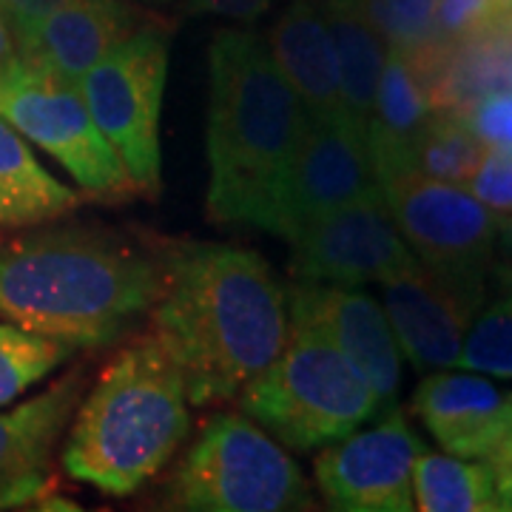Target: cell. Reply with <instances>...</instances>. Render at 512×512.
<instances>
[{
  "mask_svg": "<svg viewBox=\"0 0 512 512\" xmlns=\"http://www.w3.org/2000/svg\"><path fill=\"white\" fill-rule=\"evenodd\" d=\"M498 288H501V302L512 305V265L498 268Z\"/></svg>",
  "mask_w": 512,
  "mask_h": 512,
  "instance_id": "836d02e7",
  "label": "cell"
},
{
  "mask_svg": "<svg viewBox=\"0 0 512 512\" xmlns=\"http://www.w3.org/2000/svg\"><path fill=\"white\" fill-rule=\"evenodd\" d=\"M484 464L493 473L495 493L501 501V510H512V430L484 456Z\"/></svg>",
  "mask_w": 512,
  "mask_h": 512,
  "instance_id": "4dcf8cb0",
  "label": "cell"
},
{
  "mask_svg": "<svg viewBox=\"0 0 512 512\" xmlns=\"http://www.w3.org/2000/svg\"><path fill=\"white\" fill-rule=\"evenodd\" d=\"M291 271L308 282L367 285L419 265L399 234L382 191L302 225L291 239Z\"/></svg>",
  "mask_w": 512,
  "mask_h": 512,
  "instance_id": "8fae6325",
  "label": "cell"
},
{
  "mask_svg": "<svg viewBox=\"0 0 512 512\" xmlns=\"http://www.w3.org/2000/svg\"><path fill=\"white\" fill-rule=\"evenodd\" d=\"M268 6H271V0H188L191 12L220 15V18L231 20H256Z\"/></svg>",
  "mask_w": 512,
  "mask_h": 512,
  "instance_id": "1f68e13d",
  "label": "cell"
},
{
  "mask_svg": "<svg viewBox=\"0 0 512 512\" xmlns=\"http://www.w3.org/2000/svg\"><path fill=\"white\" fill-rule=\"evenodd\" d=\"M0 117L49 151L92 197L126 200L140 194L123 160L92 120L77 83L20 60L15 72L0 80Z\"/></svg>",
  "mask_w": 512,
  "mask_h": 512,
  "instance_id": "ba28073f",
  "label": "cell"
},
{
  "mask_svg": "<svg viewBox=\"0 0 512 512\" xmlns=\"http://www.w3.org/2000/svg\"><path fill=\"white\" fill-rule=\"evenodd\" d=\"M382 197L399 234L421 265L439 274L487 288L501 220L464 185L404 171L384 180Z\"/></svg>",
  "mask_w": 512,
  "mask_h": 512,
  "instance_id": "9c48e42d",
  "label": "cell"
},
{
  "mask_svg": "<svg viewBox=\"0 0 512 512\" xmlns=\"http://www.w3.org/2000/svg\"><path fill=\"white\" fill-rule=\"evenodd\" d=\"M168 77V43L140 26L77 80L89 114L126 165L140 194L160 191V111Z\"/></svg>",
  "mask_w": 512,
  "mask_h": 512,
  "instance_id": "52a82bcc",
  "label": "cell"
},
{
  "mask_svg": "<svg viewBox=\"0 0 512 512\" xmlns=\"http://www.w3.org/2000/svg\"><path fill=\"white\" fill-rule=\"evenodd\" d=\"M379 191L365 134L353 123L311 117L302 143L259 200L248 225L291 239L316 217Z\"/></svg>",
  "mask_w": 512,
  "mask_h": 512,
  "instance_id": "30bf717a",
  "label": "cell"
},
{
  "mask_svg": "<svg viewBox=\"0 0 512 512\" xmlns=\"http://www.w3.org/2000/svg\"><path fill=\"white\" fill-rule=\"evenodd\" d=\"M74 348L43 333L0 322V407L15 402L32 384L43 382L60 367Z\"/></svg>",
  "mask_w": 512,
  "mask_h": 512,
  "instance_id": "cb8c5ba5",
  "label": "cell"
},
{
  "mask_svg": "<svg viewBox=\"0 0 512 512\" xmlns=\"http://www.w3.org/2000/svg\"><path fill=\"white\" fill-rule=\"evenodd\" d=\"M379 285V302L404 359L416 370L456 367L464 336L487 299V288L450 279L421 262Z\"/></svg>",
  "mask_w": 512,
  "mask_h": 512,
  "instance_id": "4fadbf2b",
  "label": "cell"
},
{
  "mask_svg": "<svg viewBox=\"0 0 512 512\" xmlns=\"http://www.w3.org/2000/svg\"><path fill=\"white\" fill-rule=\"evenodd\" d=\"M367 20L379 29L387 49L404 55L419 52L430 40L439 0H356Z\"/></svg>",
  "mask_w": 512,
  "mask_h": 512,
  "instance_id": "484cf974",
  "label": "cell"
},
{
  "mask_svg": "<svg viewBox=\"0 0 512 512\" xmlns=\"http://www.w3.org/2000/svg\"><path fill=\"white\" fill-rule=\"evenodd\" d=\"M413 413L447 453L484 458L512 430V393L476 373L436 370L419 384Z\"/></svg>",
  "mask_w": 512,
  "mask_h": 512,
  "instance_id": "2e32d148",
  "label": "cell"
},
{
  "mask_svg": "<svg viewBox=\"0 0 512 512\" xmlns=\"http://www.w3.org/2000/svg\"><path fill=\"white\" fill-rule=\"evenodd\" d=\"M464 188L504 222L512 214V146H487Z\"/></svg>",
  "mask_w": 512,
  "mask_h": 512,
  "instance_id": "83f0119b",
  "label": "cell"
},
{
  "mask_svg": "<svg viewBox=\"0 0 512 512\" xmlns=\"http://www.w3.org/2000/svg\"><path fill=\"white\" fill-rule=\"evenodd\" d=\"M498 3V9L504 12V15H512V0H495Z\"/></svg>",
  "mask_w": 512,
  "mask_h": 512,
  "instance_id": "d590c367",
  "label": "cell"
},
{
  "mask_svg": "<svg viewBox=\"0 0 512 512\" xmlns=\"http://www.w3.org/2000/svg\"><path fill=\"white\" fill-rule=\"evenodd\" d=\"M148 313V333L197 407L239 396L288 339V296L271 265L237 245H185L168 254Z\"/></svg>",
  "mask_w": 512,
  "mask_h": 512,
  "instance_id": "6da1fadb",
  "label": "cell"
},
{
  "mask_svg": "<svg viewBox=\"0 0 512 512\" xmlns=\"http://www.w3.org/2000/svg\"><path fill=\"white\" fill-rule=\"evenodd\" d=\"M151 3H168V0H151Z\"/></svg>",
  "mask_w": 512,
  "mask_h": 512,
  "instance_id": "8d00e7d4",
  "label": "cell"
},
{
  "mask_svg": "<svg viewBox=\"0 0 512 512\" xmlns=\"http://www.w3.org/2000/svg\"><path fill=\"white\" fill-rule=\"evenodd\" d=\"M83 370L0 413V510L35 501L52 476V453L83 399Z\"/></svg>",
  "mask_w": 512,
  "mask_h": 512,
  "instance_id": "9a60e30c",
  "label": "cell"
},
{
  "mask_svg": "<svg viewBox=\"0 0 512 512\" xmlns=\"http://www.w3.org/2000/svg\"><path fill=\"white\" fill-rule=\"evenodd\" d=\"M498 239H501V251L507 256L504 265H512V214L501 222V234H498Z\"/></svg>",
  "mask_w": 512,
  "mask_h": 512,
  "instance_id": "e575fe53",
  "label": "cell"
},
{
  "mask_svg": "<svg viewBox=\"0 0 512 512\" xmlns=\"http://www.w3.org/2000/svg\"><path fill=\"white\" fill-rule=\"evenodd\" d=\"M63 3L66 0H0L3 15H6L12 32H15V40H18V52L20 46L35 35L40 20L46 18V15H52L57 6H63Z\"/></svg>",
  "mask_w": 512,
  "mask_h": 512,
  "instance_id": "f546056e",
  "label": "cell"
},
{
  "mask_svg": "<svg viewBox=\"0 0 512 512\" xmlns=\"http://www.w3.org/2000/svg\"><path fill=\"white\" fill-rule=\"evenodd\" d=\"M421 450L404 413L393 404L379 424L325 444L313 473L333 510L410 512L416 510L413 464Z\"/></svg>",
  "mask_w": 512,
  "mask_h": 512,
  "instance_id": "7c38bea8",
  "label": "cell"
},
{
  "mask_svg": "<svg viewBox=\"0 0 512 512\" xmlns=\"http://www.w3.org/2000/svg\"><path fill=\"white\" fill-rule=\"evenodd\" d=\"M165 507L197 512L313 510L299 464L245 413H220L180 458Z\"/></svg>",
  "mask_w": 512,
  "mask_h": 512,
  "instance_id": "8992f818",
  "label": "cell"
},
{
  "mask_svg": "<svg viewBox=\"0 0 512 512\" xmlns=\"http://www.w3.org/2000/svg\"><path fill=\"white\" fill-rule=\"evenodd\" d=\"M313 3L325 20L336 55H339L350 120L365 134L384 69V57L390 49L356 0H313Z\"/></svg>",
  "mask_w": 512,
  "mask_h": 512,
  "instance_id": "44dd1931",
  "label": "cell"
},
{
  "mask_svg": "<svg viewBox=\"0 0 512 512\" xmlns=\"http://www.w3.org/2000/svg\"><path fill=\"white\" fill-rule=\"evenodd\" d=\"M163 262L103 228L32 231L0 245V316L72 348H100L151 311Z\"/></svg>",
  "mask_w": 512,
  "mask_h": 512,
  "instance_id": "7a4b0ae2",
  "label": "cell"
},
{
  "mask_svg": "<svg viewBox=\"0 0 512 512\" xmlns=\"http://www.w3.org/2000/svg\"><path fill=\"white\" fill-rule=\"evenodd\" d=\"M137 29L140 18L123 0H66L20 46V60L77 83Z\"/></svg>",
  "mask_w": 512,
  "mask_h": 512,
  "instance_id": "e0dca14e",
  "label": "cell"
},
{
  "mask_svg": "<svg viewBox=\"0 0 512 512\" xmlns=\"http://www.w3.org/2000/svg\"><path fill=\"white\" fill-rule=\"evenodd\" d=\"M20 63L18 52V40H15V32L9 26V20L3 15V6H0V80L9 72H15V66Z\"/></svg>",
  "mask_w": 512,
  "mask_h": 512,
  "instance_id": "d6a6232c",
  "label": "cell"
},
{
  "mask_svg": "<svg viewBox=\"0 0 512 512\" xmlns=\"http://www.w3.org/2000/svg\"><path fill=\"white\" fill-rule=\"evenodd\" d=\"M458 365L484 376L512 379V305L498 299L487 311H478L464 336Z\"/></svg>",
  "mask_w": 512,
  "mask_h": 512,
  "instance_id": "d4e9b609",
  "label": "cell"
},
{
  "mask_svg": "<svg viewBox=\"0 0 512 512\" xmlns=\"http://www.w3.org/2000/svg\"><path fill=\"white\" fill-rule=\"evenodd\" d=\"M188 427L183 376L148 333L117 350L80 399L63 470L109 495L137 493L183 447Z\"/></svg>",
  "mask_w": 512,
  "mask_h": 512,
  "instance_id": "277c9868",
  "label": "cell"
},
{
  "mask_svg": "<svg viewBox=\"0 0 512 512\" xmlns=\"http://www.w3.org/2000/svg\"><path fill=\"white\" fill-rule=\"evenodd\" d=\"M239 404L262 430L302 453L345 439L384 410L365 376L322 333L293 322L279 356L239 393Z\"/></svg>",
  "mask_w": 512,
  "mask_h": 512,
  "instance_id": "5b68a950",
  "label": "cell"
},
{
  "mask_svg": "<svg viewBox=\"0 0 512 512\" xmlns=\"http://www.w3.org/2000/svg\"><path fill=\"white\" fill-rule=\"evenodd\" d=\"M487 146L456 111H433L413 146L410 171L430 180L464 185L481 163Z\"/></svg>",
  "mask_w": 512,
  "mask_h": 512,
  "instance_id": "603a6c76",
  "label": "cell"
},
{
  "mask_svg": "<svg viewBox=\"0 0 512 512\" xmlns=\"http://www.w3.org/2000/svg\"><path fill=\"white\" fill-rule=\"evenodd\" d=\"M501 18L504 12L495 0H439L430 40L421 49H453L458 43L487 32Z\"/></svg>",
  "mask_w": 512,
  "mask_h": 512,
  "instance_id": "4316f807",
  "label": "cell"
},
{
  "mask_svg": "<svg viewBox=\"0 0 512 512\" xmlns=\"http://www.w3.org/2000/svg\"><path fill=\"white\" fill-rule=\"evenodd\" d=\"M413 504L421 512H501L493 473L481 461L421 450L413 464Z\"/></svg>",
  "mask_w": 512,
  "mask_h": 512,
  "instance_id": "7402d4cb",
  "label": "cell"
},
{
  "mask_svg": "<svg viewBox=\"0 0 512 512\" xmlns=\"http://www.w3.org/2000/svg\"><path fill=\"white\" fill-rule=\"evenodd\" d=\"M80 197L37 163L26 137L0 117V228L43 225L77 208Z\"/></svg>",
  "mask_w": 512,
  "mask_h": 512,
  "instance_id": "ffe728a7",
  "label": "cell"
},
{
  "mask_svg": "<svg viewBox=\"0 0 512 512\" xmlns=\"http://www.w3.org/2000/svg\"><path fill=\"white\" fill-rule=\"evenodd\" d=\"M268 49L313 120L353 123L342 89L339 55L313 0L288 3L268 35Z\"/></svg>",
  "mask_w": 512,
  "mask_h": 512,
  "instance_id": "ac0fdd59",
  "label": "cell"
},
{
  "mask_svg": "<svg viewBox=\"0 0 512 512\" xmlns=\"http://www.w3.org/2000/svg\"><path fill=\"white\" fill-rule=\"evenodd\" d=\"M456 114L464 117L484 146H512V86L481 94Z\"/></svg>",
  "mask_w": 512,
  "mask_h": 512,
  "instance_id": "f1b7e54d",
  "label": "cell"
},
{
  "mask_svg": "<svg viewBox=\"0 0 512 512\" xmlns=\"http://www.w3.org/2000/svg\"><path fill=\"white\" fill-rule=\"evenodd\" d=\"M208 69V214L248 222L302 143L311 114L254 32L220 29Z\"/></svg>",
  "mask_w": 512,
  "mask_h": 512,
  "instance_id": "3957f363",
  "label": "cell"
},
{
  "mask_svg": "<svg viewBox=\"0 0 512 512\" xmlns=\"http://www.w3.org/2000/svg\"><path fill=\"white\" fill-rule=\"evenodd\" d=\"M433 114L430 94L404 52L390 49L384 57L379 89L365 128V146L379 185L410 171L413 146Z\"/></svg>",
  "mask_w": 512,
  "mask_h": 512,
  "instance_id": "d6986e66",
  "label": "cell"
},
{
  "mask_svg": "<svg viewBox=\"0 0 512 512\" xmlns=\"http://www.w3.org/2000/svg\"><path fill=\"white\" fill-rule=\"evenodd\" d=\"M288 322L322 333L365 376L384 410L393 407L402 384V348L379 299L359 285L302 279L288 293Z\"/></svg>",
  "mask_w": 512,
  "mask_h": 512,
  "instance_id": "5bb4252c",
  "label": "cell"
}]
</instances>
